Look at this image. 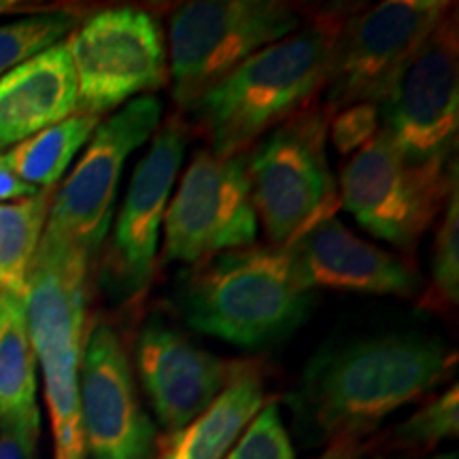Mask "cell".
Instances as JSON below:
<instances>
[{
    "label": "cell",
    "mask_w": 459,
    "mask_h": 459,
    "mask_svg": "<svg viewBox=\"0 0 459 459\" xmlns=\"http://www.w3.org/2000/svg\"><path fill=\"white\" fill-rule=\"evenodd\" d=\"M459 432V395L453 385L436 395L400 423L392 434V445L411 451H429L440 443L457 438Z\"/></svg>",
    "instance_id": "cb8c5ba5"
},
{
    "label": "cell",
    "mask_w": 459,
    "mask_h": 459,
    "mask_svg": "<svg viewBox=\"0 0 459 459\" xmlns=\"http://www.w3.org/2000/svg\"><path fill=\"white\" fill-rule=\"evenodd\" d=\"M330 117L324 107L304 108L247 152L251 204L273 247L296 243L341 206L328 162Z\"/></svg>",
    "instance_id": "5b68a950"
},
{
    "label": "cell",
    "mask_w": 459,
    "mask_h": 459,
    "mask_svg": "<svg viewBox=\"0 0 459 459\" xmlns=\"http://www.w3.org/2000/svg\"><path fill=\"white\" fill-rule=\"evenodd\" d=\"M455 353L438 336L394 332L324 347L290 406L313 440L349 445L449 377Z\"/></svg>",
    "instance_id": "6da1fadb"
},
{
    "label": "cell",
    "mask_w": 459,
    "mask_h": 459,
    "mask_svg": "<svg viewBox=\"0 0 459 459\" xmlns=\"http://www.w3.org/2000/svg\"><path fill=\"white\" fill-rule=\"evenodd\" d=\"M113 230L111 274L124 296L145 290L156 268L160 230L187 147V126L172 115L149 139Z\"/></svg>",
    "instance_id": "5bb4252c"
},
{
    "label": "cell",
    "mask_w": 459,
    "mask_h": 459,
    "mask_svg": "<svg viewBox=\"0 0 459 459\" xmlns=\"http://www.w3.org/2000/svg\"><path fill=\"white\" fill-rule=\"evenodd\" d=\"M302 26L294 7L277 0H196L181 4L169 24L172 99L189 111L240 62Z\"/></svg>",
    "instance_id": "8992f818"
},
{
    "label": "cell",
    "mask_w": 459,
    "mask_h": 459,
    "mask_svg": "<svg viewBox=\"0 0 459 459\" xmlns=\"http://www.w3.org/2000/svg\"><path fill=\"white\" fill-rule=\"evenodd\" d=\"M79 111L105 117L169 82V54L160 22L145 9L94 13L68 34Z\"/></svg>",
    "instance_id": "30bf717a"
},
{
    "label": "cell",
    "mask_w": 459,
    "mask_h": 459,
    "mask_svg": "<svg viewBox=\"0 0 459 459\" xmlns=\"http://www.w3.org/2000/svg\"><path fill=\"white\" fill-rule=\"evenodd\" d=\"M266 400L260 372L243 364L204 412L160 445L158 459H226Z\"/></svg>",
    "instance_id": "ac0fdd59"
},
{
    "label": "cell",
    "mask_w": 459,
    "mask_h": 459,
    "mask_svg": "<svg viewBox=\"0 0 459 459\" xmlns=\"http://www.w3.org/2000/svg\"><path fill=\"white\" fill-rule=\"evenodd\" d=\"M177 311L192 330L245 349L290 336L313 307L287 247H243L206 257L179 277Z\"/></svg>",
    "instance_id": "3957f363"
},
{
    "label": "cell",
    "mask_w": 459,
    "mask_h": 459,
    "mask_svg": "<svg viewBox=\"0 0 459 459\" xmlns=\"http://www.w3.org/2000/svg\"><path fill=\"white\" fill-rule=\"evenodd\" d=\"M341 22L300 26L228 73L189 111L217 158L247 153L273 128L311 107L328 82Z\"/></svg>",
    "instance_id": "7a4b0ae2"
},
{
    "label": "cell",
    "mask_w": 459,
    "mask_h": 459,
    "mask_svg": "<svg viewBox=\"0 0 459 459\" xmlns=\"http://www.w3.org/2000/svg\"><path fill=\"white\" fill-rule=\"evenodd\" d=\"M451 11L440 0H385L341 22L325 82V111L381 105L412 56Z\"/></svg>",
    "instance_id": "9c48e42d"
},
{
    "label": "cell",
    "mask_w": 459,
    "mask_h": 459,
    "mask_svg": "<svg viewBox=\"0 0 459 459\" xmlns=\"http://www.w3.org/2000/svg\"><path fill=\"white\" fill-rule=\"evenodd\" d=\"M79 113L77 77L66 41L0 77V149H11Z\"/></svg>",
    "instance_id": "e0dca14e"
},
{
    "label": "cell",
    "mask_w": 459,
    "mask_h": 459,
    "mask_svg": "<svg viewBox=\"0 0 459 459\" xmlns=\"http://www.w3.org/2000/svg\"><path fill=\"white\" fill-rule=\"evenodd\" d=\"M134 358L143 389L160 426L169 434L209 409L243 368V361H228L204 351L181 332L158 321L141 330Z\"/></svg>",
    "instance_id": "9a60e30c"
},
{
    "label": "cell",
    "mask_w": 459,
    "mask_h": 459,
    "mask_svg": "<svg viewBox=\"0 0 459 459\" xmlns=\"http://www.w3.org/2000/svg\"><path fill=\"white\" fill-rule=\"evenodd\" d=\"M39 192H43V189H37L22 181L20 177L3 162V158H0V204L32 198L37 196Z\"/></svg>",
    "instance_id": "83f0119b"
},
{
    "label": "cell",
    "mask_w": 459,
    "mask_h": 459,
    "mask_svg": "<svg viewBox=\"0 0 459 459\" xmlns=\"http://www.w3.org/2000/svg\"><path fill=\"white\" fill-rule=\"evenodd\" d=\"M39 412L37 353L24 300L0 291V426Z\"/></svg>",
    "instance_id": "d6986e66"
},
{
    "label": "cell",
    "mask_w": 459,
    "mask_h": 459,
    "mask_svg": "<svg viewBox=\"0 0 459 459\" xmlns=\"http://www.w3.org/2000/svg\"><path fill=\"white\" fill-rule=\"evenodd\" d=\"M457 189V166L428 170L409 166L385 132L342 166L338 203L366 232L412 251Z\"/></svg>",
    "instance_id": "8fae6325"
},
{
    "label": "cell",
    "mask_w": 459,
    "mask_h": 459,
    "mask_svg": "<svg viewBox=\"0 0 459 459\" xmlns=\"http://www.w3.org/2000/svg\"><path fill=\"white\" fill-rule=\"evenodd\" d=\"M381 130V113L378 105L359 102L344 107L330 117L328 139L341 156H353L361 147L368 145Z\"/></svg>",
    "instance_id": "484cf974"
},
{
    "label": "cell",
    "mask_w": 459,
    "mask_h": 459,
    "mask_svg": "<svg viewBox=\"0 0 459 459\" xmlns=\"http://www.w3.org/2000/svg\"><path fill=\"white\" fill-rule=\"evenodd\" d=\"M41 436V411L0 426V459H32Z\"/></svg>",
    "instance_id": "4316f807"
},
{
    "label": "cell",
    "mask_w": 459,
    "mask_h": 459,
    "mask_svg": "<svg viewBox=\"0 0 459 459\" xmlns=\"http://www.w3.org/2000/svg\"><path fill=\"white\" fill-rule=\"evenodd\" d=\"M166 260L194 264L257 238L247 153L217 158L209 149L194 153L164 213Z\"/></svg>",
    "instance_id": "7c38bea8"
},
{
    "label": "cell",
    "mask_w": 459,
    "mask_h": 459,
    "mask_svg": "<svg viewBox=\"0 0 459 459\" xmlns=\"http://www.w3.org/2000/svg\"><path fill=\"white\" fill-rule=\"evenodd\" d=\"M302 290L375 296H415L419 273L392 251L359 238L338 217L321 221L290 247Z\"/></svg>",
    "instance_id": "2e32d148"
},
{
    "label": "cell",
    "mask_w": 459,
    "mask_h": 459,
    "mask_svg": "<svg viewBox=\"0 0 459 459\" xmlns=\"http://www.w3.org/2000/svg\"><path fill=\"white\" fill-rule=\"evenodd\" d=\"M54 189L0 204V291L4 294L24 298L28 273L41 243Z\"/></svg>",
    "instance_id": "44dd1931"
},
{
    "label": "cell",
    "mask_w": 459,
    "mask_h": 459,
    "mask_svg": "<svg viewBox=\"0 0 459 459\" xmlns=\"http://www.w3.org/2000/svg\"><path fill=\"white\" fill-rule=\"evenodd\" d=\"M436 459H457V455H455V453H453V455H440V457H436Z\"/></svg>",
    "instance_id": "f546056e"
},
{
    "label": "cell",
    "mask_w": 459,
    "mask_h": 459,
    "mask_svg": "<svg viewBox=\"0 0 459 459\" xmlns=\"http://www.w3.org/2000/svg\"><path fill=\"white\" fill-rule=\"evenodd\" d=\"M381 130L409 166H457L459 37L455 11L434 28L378 105Z\"/></svg>",
    "instance_id": "52a82bcc"
},
{
    "label": "cell",
    "mask_w": 459,
    "mask_h": 459,
    "mask_svg": "<svg viewBox=\"0 0 459 459\" xmlns=\"http://www.w3.org/2000/svg\"><path fill=\"white\" fill-rule=\"evenodd\" d=\"M91 260L74 247L41 237L24 291L28 332L41 364L56 459H85L79 417V368Z\"/></svg>",
    "instance_id": "277c9868"
},
{
    "label": "cell",
    "mask_w": 459,
    "mask_h": 459,
    "mask_svg": "<svg viewBox=\"0 0 459 459\" xmlns=\"http://www.w3.org/2000/svg\"><path fill=\"white\" fill-rule=\"evenodd\" d=\"M162 122L158 96H141L102 117L71 175L54 189L43 238L74 247L94 260L111 226L124 166Z\"/></svg>",
    "instance_id": "ba28073f"
},
{
    "label": "cell",
    "mask_w": 459,
    "mask_h": 459,
    "mask_svg": "<svg viewBox=\"0 0 459 459\" xmlns=\"http://www.w3.org/2000/svg\"><path fill=\"white\" fill-rule=\"evenodd\" d=\"M79 417L90 459H153L156 428L136 394L122 338L111 325L88 330L79 368Z\"/></svg>",
    "instance_id": "4fadbf2b"
},
{
    "label": "cell",
    "mask_w": 459,
    "mask_h": 459,
    "mask_svg": "<svg viewBox=\"0 0 459 459\" xmlns=\"http://www.w3.org/2000/svg\"><path fill=\"white\" fill-rule=\"evenodd\" d=\"M77 28L71 11H48L0 24V77L41 51L66 41Z\"/></svg>",
    "instance_id": "7402d4cb"
},
{
    "label": "cell",
    "mask_w": 459,
    "mask_h": 459,
    "mask_svg": "<svg viewBox=\"0 0 459 459\" xmlns=\"http://www.w3.org/2000/svg\"><path fill=\"white\" fill-rule=\"evenodd\" d=\"M226 459H296L279 404H264L234 443Z\"/></svg>",
    "instance_id": "d4e9b609"
},
{
    "label": "cell",
    "mask_w": 459,
    "mask_h": 459,
    "mask_svg": "<svg viewBox=\"0 0 459 459\" xmlns=\"http://www.w3.org/2000/svg\"><path fill=\"white\" fill-rule=\"evenodd\" d=\"M100 122L102 117L79 111L65 122L17 143L15 147L0 153V158L28 186L54 189L65 177L74 156L88 145Z\"/></svg>",
    "instance_id": "ffe728a7"
},
{
    "label": "cell",
    "mask_w": 459,
    "mask_h": 459,
    "mask_svg": "<svg viewBox=\"0 0 459 459\" xmlns=\"http://www.w3.org/2000/svg\"><path fill=\"white\" fill-rule=\"evenodd\" d=\"M317 459H351V455H349V445H334V449L324 453Z\"/></svg>",
    "instance_id": "f1b7e54d"
},
{
    "label": "cell",
    "mask_w": 459,
    "mask_h": 459,
    "mask_svg": "<svg viewBox=\"0 0 459 459\" xmlns=\"http://www.w3.org/2000/svg\"><path fill=\"white\" fill-rule=\"evenodd\" d=\"M459 302V192L451 194L436 230L432 254V279L419 307L432 313L455 311Z\"/></svg>",
    "instance_id": "603a6c76"
}]
</instances>
